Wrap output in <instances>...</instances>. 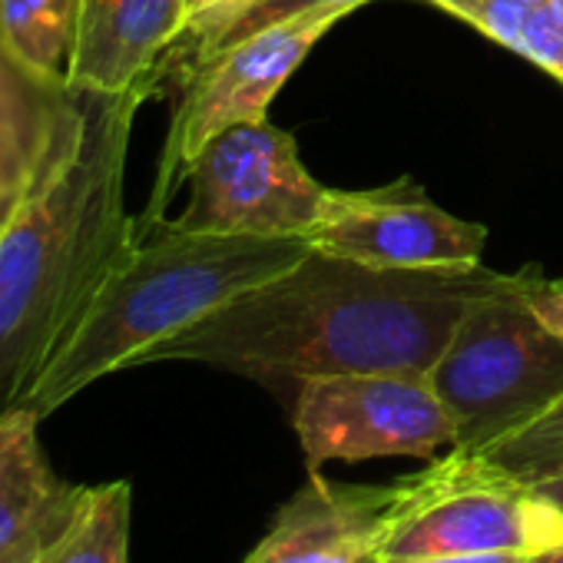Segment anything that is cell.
<instances>
[{"label":"cell","mask_w":563,"mask_h":563,"mask_svg":"<svg viewBox=\"0 0 563 563\" xmlns=\"http://www.w3.org/2000/svg\"><path fill=\"white\" fill-rule=\"evenodd\" d=\"M454 448L484 454L563 401V339L520 292V272L477 296L428 372Z\"/></svg>","instance_id":"cell-4"},{"label":"cell","mask_w":563,"mask_h":563,"mask_svg":"<svg viewBox=\"0 0 563 563\" xmlns=\"http://www.w3.org/2000/svg\"><path fill=\"white\" fill-rule=\"evenodd\" d=\"M563 84V18L553 0H428Z\"/></svg>","instance_id":"cell-14"},{"label":"cell","mask_w":563,"mask_h":563,"mask_svg":"<svg viewBox=\"0 0 563 563\" xmlns=\"http://www.w3.org/2000/svg\"><path fill=\"white\" fill-rule=\"evenodd\" d=\"M543 500H550L560 514H563V474H550V477H537V481H527Z\"/></svg>","instance_id":"cell-21"},{"label":"cell","mask_w":563,"mask_h":563,"mask_svg":"<svg viewBox=\"0 0 563 563\" xmlns=\"http://www.w3.org/2000/svg\"><path fill=\"white\" fill-rule=\"evenodd\" d=\"M530 553H434V556H378V563H530Z\"/></svg>","instance_id":"cell-20"},{"label":"cell","mask_w":563,"mask_h":563,"mask_svg":"<svg viewBox=\"0 0 563 563\" xmlns=\"http://www.w3.org/2000/svg\"><path fill=\"white\" fill-rule=\"evenodd\" d=\"M504 282L484 265L411 272L312 249L296 268L159 342L143 365L202 362L296 388L332 375H428L467 306Z\"/></svg>","instance_id":"cell-1"},{"label":"cell","mask_w":563,"mask_h":563,"mask_svg":"<svg viewBox=\"0 0 563 563\" xmlns=\"http://www.w3.org/2000/svg\"><path fill=\"white\" fill-rule=\"evenodd\" d=\"M186 0H80L67 84L90 93H126L156 84V64L179 41Z\"/></svg>","instance_id":"cell-12"},{"label":"cell","mask_w":563,"mask_h":563,"mask_svg":"<svg viewBox=\"0 0 563 563\" xmlns=\"http://www.w3.org/2000/svg\"><path fill=\"white\" fill-rule=\"evenodd\" d=\"M189 206L169 219L183 232L306 239L329 189L302 166L296 140L268 120L222 130L189 166Z\"/></svg>","instance_id":"cell-7"},{"label":"cell","mask_w":563,"mask_h":563,"mask_svg":"<svg viewBox=\"0 0 563 563\" xmlns=\"http://www.w3.org/2000/svg\"><path fill=\"white\" fill-rule=\"evenodd\" d=\"M80 0H0V27L21 60L51 77H67L77 41Z\"/></svg>","instance_id":"cell-16"},{"label":"cell","mask_w":563,"mask_h":563,"mask_svg":"<svg viewBox=\"0 0 563 563\" xmlns=\"http://www.w3.org/2000/svg\"><path fill=\"white\" fill-rule=\"evenodd\" d=\"M563 540V514L487 454L451 448L398 481L378 556L540 553Z\"/></svg>","instance_id":"cell-5"},{"label":"cell","mask_w":563,"mask_h":563,"mask_svg":"<svg viewBox=\"0 0 563 563\" xmlns=\"http://www.w3.org/2000/svg\"><path fill=\"white\" fill-rule=\"evenodd\" d=\"M530 563H563V540L553 543V547H547V550H540V553H533Z\"/></svg>","instance_id":"cell-22"},{"label":"cell","mask_w":563,"mask_h":563,"mask_svg":"<svg viewBox=\"0 0 563 563\" xmlns=\"http://www.w3.org/2000/svg\"><path fill=\"white\" fill-rule=\"evenodd\" d=\"M352 11L322 8L292 21H282L268 31L242 37L239 44L212 54L209 60L183 70L176 80L179 103L169 123V136L159 156V176L146 212L136 219L143 225L159 222L173 192L186 183L192 159L209 140L239 123L268 120V103L309 57V51Z\"/></svg>","instance_id":"cell-6"},{"label":"cell","mask_w":563,"mask_h":563,"mask_svg":"<svg viewBox=\"0 0 563 563\" xmlns=\"http://www.w3.org/2000/svg\"><path fill=\"white\" fill-rule=\"evenodd\" d=\"M309 252V239L206 235L183 232L169 219L136 222L130 249L18 408L54 415L93 382L143 365L159 342L296 268Z\"/></svg>","instance_id":"cell-3"},{"label":"cell","mask_w":563,"mask_h":563,"mask_svg":"<svg viewBox=\"0 0 563 563\" xmlns=\"http://www.w3.org/2000/svg\"><path fill=\"white\" fill-rule=\"evenodd\" d=\"M553 8H556V14L563 18V0H553Z\"/></svg>","instance_id":"cell-23"},{"label":"cell","mask_w":563,"mask_h":563,"mask_svg":"<svg viewBox=\"0 0 563 563\" xmlns=\"http://www.w3.org/2000/svg\"><path fill=\"white\" fill-rule=\"evenodd\" d=\"M484 454L520 481L563 474V401H556L543 418L504 438Z\"/></svg>","instance_id":"cell-17"},{"label":"cell","mask_w":563,"mask_h":563,"mask_svg":"<svg viewBox=\"0 0 563 563\" xmlns=\"http://www.w3.org/2000/svg\"><path fill=\"white\" fill-rule=\"evenodd\" d=\"M41 421L31 408L0 415V563H37L84 497V484L54 471L37 434Z\"/></svg>","instance_id":"cell-13"},{"label":"cell","mask_w":563,"mask_h":563,"mask_svg":"<svg viewBox=\"0 0 563 563\" xmlns=\"http://www.w3.org/2000/svg\"><path fill=\"white\" fill-rule=\"evenodd\" d=\"M84 126V93L21 60L0 27V235L77 156Z\"/></svg>","instance_id":"cell-10"},{"label":"cell","mask_w":563,"mask_h":563,"mask_svg":"<svg viewBox=\"0 0 563 563\" xmlns=\"http://www.w3.org/2000/svg\"><path fill=\"white\" fill-rule=\"evenodd\" d=\"M249 4L255 0H186V24H183V34L179 41L163 54V60L156 64V84L163 90V74L179 64L183 57L196 54L202 44H209L229 21H235Z\"/></svg>","instance_id":"cell-19"},{"label":"cell","mask_w":563,"mask_h":563,"mask_svg":"<svg viewBox=\"0 0 563 563\" xmlns=\"http://www.w3.org/2000/svg\"><path fill=\"white\" fill-rule=\"evenodd\" d=\"M130 517L133 490L126 481L84 487L74 520L37 563H130Z\"/></svg>","instance_id":"cell-15"},{"label":"cell","mask_w":563,"mask_h":563,"mask_svg":"<svg viewBox=\"0 0 563 563\" xmlns=\"http://www.w3.org/2000/svg\"><path fill=\"white\" fill-rule=\"evenodd\" d=\"M80 93L77 156L0 235V415L27 398L136 235L123 199L126 153L136 110L156 87Z\"/></svg>","instance_id":"cell-2"},{"label":"cell","mask_w":563,"mask_h":563,"mask_svg":"<svg viewBox=\"0 0 563 563\" xmlns=\"http://www.w3.org/2000/svg\"><path fill=\"white\" fill-rule=\"evenodd\" d=\"M398 504L395 484H342L319 471L278 507L242 563H368Z\"/></svg>","instance_id":"cell-11"},{"label":"cell","mask_w":563,"mask_h":563,"mask_svg":"<svg viewBox=\"0 0 563 563\" xmlns=\"http://www.w3.org/2000/svg\"><path fill=\"white\" fill-rule=\"evenodd\" d=\"M296 434L309 471L332 461L424 457L454 448V424L428 375L368 372L309 378L296 395Z\"/></svg>","instance_id":"cell-8"},{"label":"cell","mask_w":563,"mask_h":563,"mask_svg":"<svg viewBox=\"0 0 563 563\" xmlns=\"http://www.w3.org/2000/svg\"><path fill=\"white\" fill-rule=\"evenodd\" d=\"M368 563H378V556H372V560H368Z\"/></svg>","instance_id":"cell-24"},{"label":"cell","mask_w":563,"mask_h":563,"mask_svg":"<svg viewBox=\"0 0 563 563\" xmlns=\"http://www.w3.org/2000/svg\"><path fill=\"white\" fill-rule=\"evenodd\" d=\"M362 4H372V0H255V4H249L235 21H229L209 44H202L196 54H189V57H183L179 64H173V67L163 74V84L173 80V77H179L183 70H189V67L209 60L212 54H219V51L239 44L242 37H252V34H258V31H268V27H275V24H282V21H292V18H302V14H312V11H322V8L358 11Z\"/></svg>","instance_id":"cell-18"},{"label":"cell","mask_w":563,"mask_h":563,"mask_svg":"<svg viewBox=\"0 0 563 563\" xmlns=\"http://www.w3.org/2000/svg\"><path fill=\"white\" fill-rule=\"evenodd\" d=\"M306 239L316 252L362 265L467 272L481 265L487 229L431 202L415 179H398L378 189H329Z\"/></svg>","instance_id":"cell-9"}]
</instances>
